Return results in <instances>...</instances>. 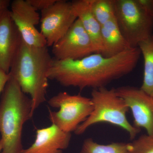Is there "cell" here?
<instances>
[{"mask_svg": "<svg viewBox=\"0 0 153 153\" xmlns=\"http://www.w3.org/2000/svg\"><path fill=\"white\" fill-rule=\"evenodd\" d=\"M141 55L137 47L112 57L95 53L79 60H58L53 58L47 77L62 86L78 88L80 90L105 87L114 80L133 71Z\"/></svg>", "mask_w": 153, "mask_h": 153, "instance_id": "6da1fadb", "label": "cell"}, {"mask_svg": "<svg viewBox=\"0 0 153 153\" xmlns=\"http://www.w3.org/2000/svg\"><path fill=\"white\" fill-rule=\"evenodd\" d=\"M53 58L47 47L30 46L22 40L9 74L32 101V113L46 101L49 86L47 72Z\"/></svg>", "mask_w": 153, "mask_h": 153, "instance_id": "7a4b0ae2", "label": "cell"}, {"mask_svg": "<svg viewBox=\"0 0 153 153\" xmlns=\"http://www.w3.org/2000/svg\"><path fill=\"white\" fill-rule=\"evenodd\" d=\"M33 115L32 100L10 76L0 101V133L3 143L1 153H21L24 149L23 126Z\"/></svg>", "mask_w": 153, "mask_h": 153, "instance_id": "3957f363", "label": "cell"}, {"mask_svg": "<svg viewBox=\"0 0 153 153\" xmlns=\"http://www.w3.org/2000/svg\"><path fill=\"white\" fill-rule=\"evenodd\" d=\"M91 100L93 110L87 119L79 125L74 133L82 134L95 124L107 123L123 129L128 133L131 140L135 139L141 131L131 124L127 118L129 108L117 94L116 88L106 87L92 89Z\"/></svg>", "mask_w": 153, "mask_h": 153, "instance_id": "277c9868", "label": "cell"}, {"mask_svg": "<svg viewBox=\"0 0 153 153\" xmlns=\"http://www.w3.org/2000/svg\"><path fill=\"white\" fill-rule=\"evenodd\" d=\"M114 16L121 33L131 48L150 37L153 33V16L137 0H114Z\"/></svg>", "mask_w": 153, "mask_h": 153, "instance_id": "5b68a950", "label": "cell"}, {"mask_svg": "<svg viewBox=\"0 0 153 153\" xmlns=\"http://www.w3.org/2000/svg\"><path fill=\"white\" fill-rule=\"evenodd\" d=\"M50 106L59 108L57 111L49 109V119L55 125L65 132L75 131L90 115L93 110L91 98L79 94L71 95L61 92L48 101Z\"/></svg>", "mask_w": 153, "mask_h": 153, "instance_id": "8992f818", "label": "cell"}, {"mask_svg": "<svg viewBox=\"0 0 153 153\" xmlns=\"http://www.w3.org/2000/svg\"><path fill=\"white\" fill-rule=\"evenodd\" d=\"M76 19L71 2L65 0H57L51 7L41 11L40 32L47 47H52L62 38Z\"/></svg>", "mask_w": 153, "mask_h": 153, "instance_id": "52a82bcc", "label": "cell"}, {"mask_svg": "<svg viewBox=\"0 0 153 153\" xmlns=\"http://www.w3.org/2000/svg\"><path fill=\"white\" fill-rule=\"evenodd\" d=\"M52 52L56 60H76L96 51L90 36L77 19L65 35L52 46Z\"/></svg>", "mask_w": 153, "mask_h": 153, "instance_id": "ba28073f", "label": "cell"}, {"mask_svg": "<svg viewBox=\"0 0 153 153\" xmlns=\"http://www.w3.org/2000/svg\"><path fill=\"white\" fill-rule=\"evenodd\" d=\"M117 95L131 110L134 126L153 136V97L140 88L126 85L116 88Z\"/></svg>", "mask_w": 153, "mask_h": 153, "instance_id": "9c48e42d", "label": "cell"}, {"mask_svg": "<svg viewBox=\"0 0 153 153\" xmlns=\"http://www.w3.org/2000/svg\"><path fill=\"white\" fill-rule=\"evenodd\" d=\"M11 17L26 44L37 47H47L44 36L36 26L41 16L27 0H14L11 3Z\"/></svg>", "mask_w": 153, "mask_h": 153, "instance_id": "30bf717a", "label": "cell"}, {"mask_svg": "<svg viewBox=\"0 0 153 153\" xmlns=\"http://www.w3.org/2000/svg\"><path fill=\"white\" fill-rule=\"evenodd\" d=\"M22 41L9 8L0 10V68L9 73Z\"/></svg>", "mask_w": 153, "mask_h": 153, "instance_id": "8fae6325", "label": "cell"}, {"mask_svg": "<svg viewBox=\"0 0 153 153\" xmlns=\"http://www.w3.org/2000/svg\"><path fill=\"white\" fill-rule=\"evenodd\" d=\"M71 136V133L63 131L54 124L38 129L33 144L21 153H62L68 147Z\"/></svg>", "mask_w": 153, "mask_h": 153, "instance_id": "7c38bea8", "label": "cell"}, {"mask_svg": "<svg viewBox=\"0 0 153 153\" xmlns=\"http://www.w3.org/2000/svg\"><path fill=\"white\" fill-rule=\"evenodd\" d=\"M71 2L73 12L90 36L96 53L102 55L103 47L101 37V26L91 12L90 0H74Z\"/></svg>", "mask_w": 153, "mask_h": 153, "instance_id": "4fadbf2b", "label": "cell"}, {"mask_svg": "<svg viewBox=\"0 0 153 153\" xmlns=\"http://www.w3.org/2000/svg\"><path fill=\"white\" fill-rule=\"evenodd\" d=\"M101 37L104 57H114L131 49L121 33L115 18L102 25Z\"/></svg>", "mask_w": 153, "mask_h": 153, "instance_id": "5bb4252c", "label": "cell"}, {"mask_svg": "<svg viewBox=\"0 0 153 153\" xmlns=\"http://www.w3.org/2000/svg\"><path fill=\"white\" fill-rule=\"evenodd\" d=\"M144 60L143 79L141 89L153 97V33L138 46Z\"/></svg>", "mask_w": 153, "mask_h": 153, "instance_id": "9a60e30c", "label": "cell"}, {"mask_svg": "<svg viewBox=\"0 0 153 153\" xmlns=\"http://www.w3.org/2000/svg\"><path fill=\"white\" fill-rule=\"evenodd\" d=\"M128 143H113L102 145L91 138L85 140L80 153H128Z\"/></svg>", "mask_w": 153, "mask_h": 153, "instance_id": "2e32d148", "label": "cell"}, {"mask_svg": "<svg viewBox=\"0 0 153 153\" xmlns=\"http://www.w3.org/2000/svg\"><path fill=\"white\" fill-rule=\"evenodd\" d=\"M91 8L100 25H104L115 18L114 0H90Z\"/></svg>", "mask_w": 153, "mask_h": 153, "instance_id": "e0dca14e", "label": "cell"}, {"mask_svg": "<svg viewBox=\"0 0 153 153\" xmlns=\"http://www.w3.org/2000/svg\"><path fill=\"white\" fill-rule=\"evenodd\" d=\"M128 153H153V136L142 134L128 143Z\"/></svg>", "mask_w": 153, "mask_h": 153, "instance_id": "ac0fdd59", "label": "cell"}, {"mask_svg": "<svg viewBox=\"0 0 153 153\" xmlns=\"http://www.w3.org/2000/svg\"><path fill=\"white\" fill-rule=\"evenodd\" d=\"M36 10H46L55 4L57 0H27Z\"/></svg>", "mask_w": 153, "mask_h": 153, "instance_id": "d6986e66", "label": "cell"}, {"mask_svg": "<svg viewBox=\"0 0 153 153\" xmlns=\"http://www.w3.org/2000/svg\"><path fill=\"white\" fill-rule=\"evenodd\" d=\"M143 8L153 16V0H137Z\"/></svg>", "mask_w": 153, "mask_h": 153, "instance_id": "ffe728a7", "label": "cell"}, {"mask_svg": "<svg viewBox=\"0 0 153 153\" xmlns=\"http://www.w3.org/2000/svg\"><path fill=\"white\" fill-rule=\"evenodd\" d=\"M11 4L9 0H0V10L5 8H9Z\"/></svg>", "mask_w": 153, "mask_h": 153, "instance_id": "44dd1931", "label": "cell"}, {"mask_svg": "<svg viewBox=\"0 0 153 153\" xmlns=\"http://www.w3.org/2000/svg\"><path fill=\"white\" fill-rule=\"evenodd\" d=\"M3 148V143L2 140H0V153L2 150Z\"/></svg>", "mask_w": 153, "mask_h": 153, "instance_id": "7402d4cb", "label": "cell"}]
</instances>
